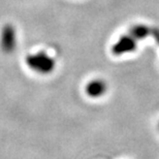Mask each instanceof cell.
<instances>
[{
    "label": "cell",
    "mask_w": 159,
    "mask_h": 159,
    "mask_svg": "<svg viewBox=\"0 0 159 159\" xmlns=\"http://www.w3.org/2000/svg\"><path fill=\"white\" fill-rule=\"evenodd\" d=\"M25 61L31 70L40 75H49L53 72L56 67V62L54 58L43 51L35 54H30L26 57Z\"/></svg>",
    "instance_id": "cell-1"
},
{
    "label": "cell",
    "mask_w": 159,
    "mask_h": 159,
    "mask_svg": "<svg viewBox=\"0 0 159 159\" xmlns=\"http://www.w3.org/2000/svg\"><path fill=\"white\" fill-rule=\"evenodd\" d=\"M17 46V37L16 31L11 25H5L1 31L0 47L5 54H11Z\"/></svg>",
    "instance_id": "cell-2"
},
{
    "label": "cell",
    "mask_w": 159,
    "mask_h": 159,
    "mask_svg": "<svg viewBox=\"0 0 159 159\" xmlns=\"http://www.w3.org/2000/svg\"><path fill=\"white\" fill-rule=\"evenodd\" d=\"M136 46H138L136 44V39H133L130 34H127V35L121 36L117 40V43H114V46L112 47V53L116 56L131 53L135 51Z\"/></svg>",
    "instance_id": "cell-3"
},
{
    "label": "cell",
    "mask_w": 159,
    "mask_h": 159,
    "mask_svg": "<svg viewBox=\"0 0 159 159\" xmlns=\"http://www.w3.org/2000/svg\"><path fill=\"white\" fill-rule=\"evenodd\" d=\"M107 89V86L103 80L95 79L88 83L85 88V91H86V94H87L89 97L98 98V97H101L106 93Z\"/></svg>",
    "instance_id": "cell-4"
},
{
    "label": "cell",
    "mask_w": 159,
    "mask_h": 159,
    "mask_svg": "<svg viewBox=\"0 0 159 159\" xmlns=\"http://www.w3.org/2000/svg\"><path fill=\"white\" fill-rule=\"evenodd\" d=\"M129 34L133 39H144L147 36L151 35V28L146 26V25H134L130 28Z\"/></svg>",
    "instance_id": "cell-5"
},
{
    "label": "cell",
    "mask_w": 159,
    "mask_h": 159,
    "mask_svg": "<svg viewBox=\"0 0 159 159\" xmlns=\"http://www.w3.org/2000/svg\"><path fill=\"white\" fill-rule=\"evenodd\" d=\"M151 35L159 44V28H151Z\"/></svg>",
    "instance_id": "cell-6"
}]
</instances>
